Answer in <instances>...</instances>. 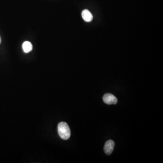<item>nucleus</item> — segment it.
I'll use <instances>...</instances> for the list:
<instances>
[{"mask_svg":"<svg viewBox=\"0 0 163 163\" xmlns=\"http://www.w3.org/2000/svg\"><path fill=\"white\" fill-rule=\"evenodd\" d=\"M58 131L60 137L62 139L67 140L70 138L71 131L68 124L66 122H61L59 124Z\"/></svg>","mask_w":163,"mask_h":163,"instance_id":"nucleus-1","label":"nucleus"},{"mask_svg":"<svg viewBox=\"0 0 163 163\" xmlns=\"http://www.w3.org/2000/svg\"><path fill=\"white\" fill-rule=\"evenodd\" d=\"M103 100L106 104L108 105L117 104V99L114 95L111 93H107L103 96Z\"/></svg>","mask_w":163,"mask_h":163,"instance_id":"nucleus-2","label":"nucleus"},{"mask_svg":"<svg viewBox=\"0 0 163 163\" xmlns=\"http://www.w3.org/2000/svg\"><path fill=\"white\" fill-rule=\"evenodd\" d=\"M115 142L112 140L107 141L104 145V150L107 155H110L114 148Z\"/></svg>","mask_w":163,"mask_h":163,"instance_id":"nucleus-3","label":"nucleus"},{"mask_svg":"<svg viewBox=\"0 0 163 163\" xmlns=\"http://www.w3.org/2000/svg\"><path fill=\"white\" fill-rule=\"evenodd\" d=\"M82 16L85 22H90L93 19V15L88 10H84L82 12Z\"/></svg>","mask_w":163,"mask_h":163,"instance_id":"nucleus-4","label":"nucleus"},{"mask_svg":"<svg viewBox=\"0 0 163 163\" xmlns=\"http://www.w3.org/2000/svg\"><path fill=\"white\" fill-rule=\"evenodd\" d=\"M22 49L25 53H29L32 50V45L29 41H25L22 44Z\"/></svg>","mask_w":163,"mask_h":163,"instance_id":"nucleus-5","label":"nucleus"},{"mask_svg":"<svg viewBox=\"0 0 163 163\" xmlns=\"http://www.w3.org/2000/svg\"><path fill=\"white\" fill-rule=\"evenodd\" d=\"M1 42H2V39H1V38L0 37V44H1Z\"/></svg>","mask_w":163,"mask_h":163,"instance_id":"nucleus-6","label":"nucleus"}]
</instances>
